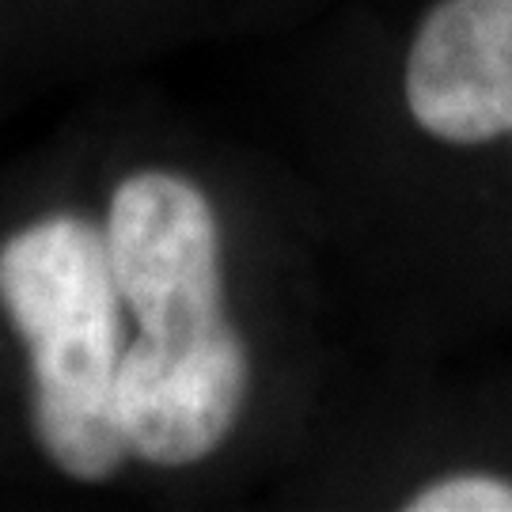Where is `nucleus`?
<instances>
[{
    "label": "nucleus",
    "mask_w": 512,
    "mask_h": 512,
    "mask_svg": "<svg viewBox=\"0 0 512 512\" xmlns=\"http://www.w3.org/2000/svg\"><path fill=\"white\" fill-rule=\"evenodd\" d=\"M410 512H512V482L497 475H448L406 501Z\"/></svg>",
    "instance_id": "nucleus-5"
},
{
    "label": "nucleus",
    "mask_w": 512,
    "mask_h": 512,
    "mask_svg": "<svg viewBox=\"0 0 512 512\" xmlns=\"http://www.w3.org/2000/svg\"><path fill=\"white\" fill-rule=\"evenodd\" d=\"M251 387L236 330L186 349L129 342L118 368V425L129 456L186 467L213 456L232 433Z\"/></svg>",
    "instance_id": "nucleus-3"
},
{
    "label": "nucleus",
    "mask_w": 512,
    "mask_h": 512,
    "mask_svg": "<svg viewBox=\"0 0 512 512\" xmlns=\"http://www.w3.org/2000/svg\"><path fill=\"white\" fill-rule=\"evenodd\" d=\"M107 258L137 342L186 349L228 334L217 213L198 186L171 171H137L107 209Z\"/></svg>",
    "instance_id": "nucleus-2"
},
{
    "label": "nucleus",
    "mask_w": 512,
    "mask_h": 512,
    "mask_svg": "<svg viewBox=\"0 0 512 512\" xmlns=\"http://www.w3.org/2000/svg\"><path fill=\"white\" fill-rule=\"evenodd\" d=\"M0 308L31 361L42 452L76 482H103L129 456L118 425L122 293L103 228L54 213L0 243Z\"/></svg>",
    "instance_id": "nucleus-1"
},
{
    "label": "nucleus",
    "mask_w": 512,
    "mask_h": 512,
    "mask_svg": "<svg viewBox=\"0 0 512 512\" xmlns=\"http://www.w3.org/2000/svg\"><path fill=\"white\" fill-rule=\"evenodd\" d=\"M406 107L429 137L512 133V0H437L406 54Z\"/></svg>",
    "instance_id": "nucleus-4"
}]
</instances>
